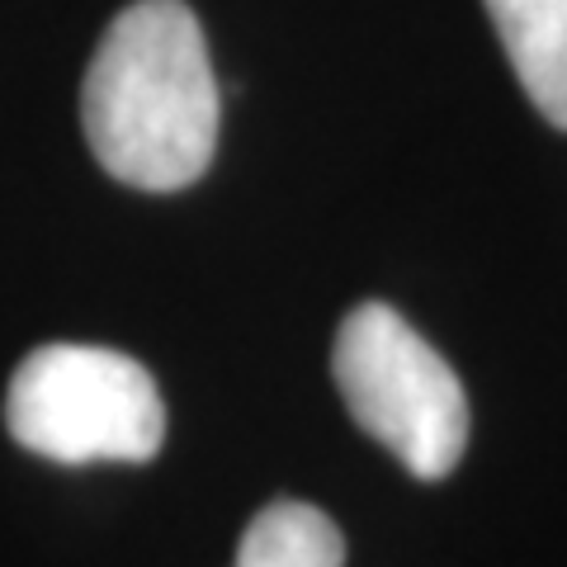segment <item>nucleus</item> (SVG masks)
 Returning <instances> with one entry per match:
<instances>
[{"instance_id": "obj_3", "label": "nucleus", "mask_w": 567, "mask_h": 567, "mask_svg": "<svg viewBox=\"0 0 567 567\" xmlns=\"http://www.w3.org/2000/svg\"><path fill=\"white\" fill-rule=\"evenodd\" d=\"M346 412L398 464L435 483L468 450V393L425 336L388 303L346 312L331 350Z\"/></svg>"}, {"instance_id": "obj_4", "label": "nucleus", "mask_w": 567, "mask_h": 567, "mask_svg": "<svg viewBox=\"0 0 567 567\" xmlns=\"http://www.w3.org/2000/svg\"><path fill=\"white\" fill-rule=\"evenodd\" d=\"M529 104L567 133V0H483Z\"/></svg>"}, {"instance_id": "obj_2", "label": "nucleus", "mask_w": 567, "mask_h": 567, "mask_svg": "<svg viewBox=\"0 0 567 567\" xmlns=\"http://www.w3.org/2000/svg\"><path fill=\"white\" fill-rule=\"evenodd\" d=\"M6 431L52 464H147L166 445V402L133 354L52 341L6 388Z\"/></svg>"}, {"instance_id": "obj_5", "label": "nucleus", "mask_w": 567, "mask_h": 567, "mask_svg": "<svg viewBox=\"0 0 567 567\" xmlns=\"http://www.w3.org/2000/svg\"><path fill=\"white\" fill-rule=\"evenodd\" d=\"M233 567H346V539L327 511L270 502L246 525Z\"/></svg>"}, {"instance_id": "obj_1", "label": "nucleus", "mask_w": 567, "mask_h": 567, "mask_svg": "<svg viewBox=\"0 0 567 567\" xmlns=\"http://www.w3.org/2000/svg\"><path fill=\"white\" fill-rule=\"evenodd\" d=\"M218 76L185 0H133L104 29L81 81V128L114 181L175 194L218 152Z\"/></svg>"}]
</instances>
